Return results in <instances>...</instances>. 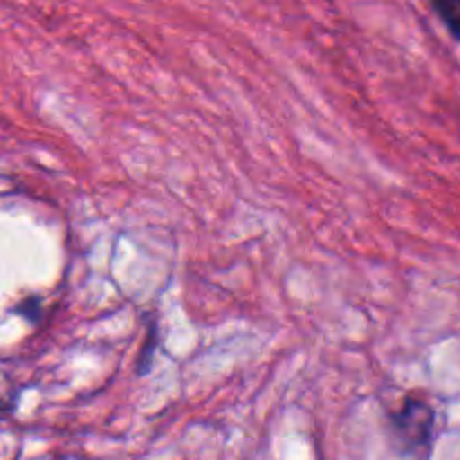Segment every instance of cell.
<instances>
[{"instance_id":"obj_1","label":"cell","mask_w":460,"mask_h":460,"mask_svg":"<svg viewBox=\"0 0 460 460\" xmlns=\"http://www.w3.org/2000/svg\"><path fill=\"white\" fill-rule=\"evenodd\" d=\"M434 409L425 400L418 398L404 400L402 409L398 413H394V418H391L395 438L400 440V445L407 452H413V449H420L429 445L431 434H434Z\"/></svg>"},{"instance_id":"obj_2","label":"cell","mask_w":460,"mask_h":460,"mask_svg":"<svg viewBox=\"0 0 460 460\" xmlns=\"http://www.w3.org/2000/svg\"><path fill=\"white\" fill-rule=\"evenodd\" d=\"M434 7L438 9L440 16L449 25L454 36H458V22H460V0H436Z\"/></svg>"}]
</instances>
